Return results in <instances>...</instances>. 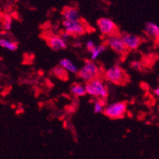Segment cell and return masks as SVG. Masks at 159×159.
Masks as SVG:
<instances>
[{
	"label": "cell",
	"mask_w": 159,
	"mask_h": 159,
	"mask_svg": "<svg viewBox=\"0 0 159 159\" xmlns=\"http://www.w3.org/2000/svg\"><path fill=\"white\" fill-rule=\"evenodd\" d=\"M64 20L70 21H76L80 20V14L75 7H66L62 12Z\"/></svg>",
	"instance_id": "10"
},
{
	"label": "cell",
	"mask_w": 159,
	"mask_h": 159,
	"mask_svg": "<svg viewBox=\"0 0 159 159\" xmlns=\"http://www.w3.org/2000/svg\"><path fill=\"white\" fill-rule=\"evenodd\" d=\"M145 33L149 37L159 42V25L154 22H147L145 25Z\"/></svg>",
	"instance_id": "11"
},
{
	"label": "cell",
	"mask_w": 159,
	"mask_h": 159,
	"mask_svg": "<svg viewBox=\"0 0 159 159\" xmlns=\"http://www.w3.org/2000/svg\"><path fill=\"white\" fill-rule=\"evenodd\" d=\"M60 65L61 66H63L65 70L70 72V73L78 74V72L79 70L78 69L77 66L74 63H72L71 60H68V59H62L60 61Z\"/></svg>",
	"instance_id": "12"
},
{
	"label": "cell",
	"mask_w": 159,
	"mask_h": 159,
	"mask_svg": "<svg viewBox=\"0 0 159 159\" xmlns=\"http://www.w3.org/2000/svg\"><path fill=\"white\" fill-rule=\"evenodd\" d=\"M47 43L48 45L54 51H61L67 47L66 40L59 35H51L47 39Z\"/></svg>",
	"instance_id": "8"
},
{
	"label": "cell",
	"mask_w": 159,
	"mask_h": 159,
	"mask_svg": "<svg viewBox=\"0 0 159 159\" xmlns=\"http://www.w3.org/2000/svg\"><path fill=\"white\" fill-rule=\"evenodd\" d=\"M131 66L133 69H135L136 70H140L143 68V65L139 61H133L131 62Z\"/></svg>",
	"instance_id": "19"
},
{
	"label": "cell",
	"mask_w": 159,
	"mask_h": 159,
	"mask_svg": "<svg viewBox=\"0 0 159 159\" xmlns=\"http://www.w3.org/2000/svg\"><path fill=\"white\" fill-rule=\"evenodd\" d=\"M74 47L76 48H82V42L81 41H79V40H76V41H75L73 44Z\"/></svg>",
	"instance_id": "22"
},
{
	"label": "cell",
	"mask_w": 159,
	"mask_h": 159,
	"mask_svg": "<svg viewBox=\"0 0 159 159\" xmlns=\"http://www.w3.org/2000/svg\"><path fill=\"white\" fill-rule=\"evenodd\" d=\"M52 74L56 77L61 79V80H66L68 78V71L65 70L60 65L55 66L52 69Z\"/></svg>",
	"instance_id": "16"
},
{
	"label": "cell",
	"mask_w": 159,
	"mask_h": 159,
	"mask_svg": "<svg viewBox=\"0 0 159 159\" xmlns=\"http://www.w3.org/2000/svg\"><path fill=\"white\" fill-rule=\"evenodd\" d=\"M98 27L100 32L104 36L110 37V36L116 34L117 26L113 21L110 18H102L98 20Z\"/></svg>",
	"instance_id": "6"
},
{
	"label": "cell",
	"mask_w": 159,
	"mask_h": 159,
	"mask_svg": "<svg viewBox=\"0 0 159 159\" xmlns=\"http://www.w3.org/2000/svg\"><path fill=\"white\" fill-rule=\"evenodd\" d=\"M86 89V93L93 98L98 99H105L108 97V89L105 83L102 79L95 78L93 80L86 82L85 85Z\"/></svg>",
	"instance_id": "1"
},
{
	"label": "cell",
	"mask_w": 159,
	"mask_h": 159,
	"mask_svg": "<svg viewBox=\"0 0 159 159\" xmlns=\"http://www.w3.org/2000/svg\"><path fill=\"white\" fill-rule=\"evenodd\" d=\"M154 94L156 95V96L159 97V86H158V87L156 88V89H154Z\"/></svg>",
	"instance_id": "23"
},
{
	"label": "cell",
	"mask_w": 159,
	"mask_h": 159,
	"mask_svg": "<svg viewBox=\"0 0 159 159\" xmlns=\"http://www.w3.org/2000/svg\"><path fill=\"white\" fill-rule=\"evenodd\" d=\"M60 36H61L62 38H63V40H66V41H67V40H69V39L72 37V35L70 33H68L67 31H65V30L61 33V35Z\"/></svg>",
	"instance_id": "21"
},
{
	"label": "cell",
	"mask_w": 159,
	"mask_h": 159,
	"mask_svg": "<svg viewBox=\"0 0 159 159\" xmlns=\"http://www.w3.org/2000/svg\"><path fill=\"white\" fill-rule=\"evenodd\" d=\"M12 27V18L8 14H6L2 17V28L5 31H9Z\"/></svg>",
	"instance_id": "17"
},
{
	"label": "cell",
	"mask_w": 159,
	"mask_h": 159,
	"mask_svg": "<svg viewBox=\"0 0 159 159\" xmlns=\"http://www.w3.org/2000/svg\"><path fill=\"white\" fill-rule=\"evenodd\" d=\"M107 46L105 44H100V45H96L94 48H93L90 52H89V54H90L91 60H98V58L101 55L103 52H105L106 51Z\"/></svg>",
	"instance_id": "15"
},
{
	"label": "cell",
	"mask_w": 159,
	"mask_h": 159,
	"mask_svg": "<svg viewBox=\"0 0 159 159\" xmlns=\"http://www.w3.org/2000/svg\"><path fill=\"white\" fill-rule=\"evenodd\" d=\"M105 103L103 102L102 99L96 101L93 104V112L94 113H102L105 111Z\"/></svg>",
	"instance_id": "18"
},
{
	"label": "cell",
	"mask_w": 159,
	"mask_h": 159,
	"mask_svg": "<svg viewBox=\"0 0 159 159\" xmlns=\"http://www.w3.org/2000/svg\"><path fill=\"white\" fill-rule=\"evenodd\" d=\"M0 46L2 48L7 49V50H9V51L11 52L16 51L18 48V43L7 38L0 39Z\"/></svg>",
	"instance_id": "14"
},
{
	"label": "cell",
	"mask_w": 159,
	"mask_h": 159,
	"mask_svg": "<svg viewBox=\"0 0 159 159\" xmlns=\"http://www.w3.org/2000/svg\"><path fill=\"white\" fill-rule=\"evenodd\" d=\"M70 92L75 97H83L86 94V86L80 83H75L70 87Z\"/></svg>",
	"instance_id": "13"
},
{
	"label": "cell",
	"mask_w": 159,
	"mask_h": 159,
	"mask_svg": "<svg viewBox=\"0 0 159 159\" xmlns=\"http://www.w3.org/2000/svg\"><path fill=\"white\" fill-rule=\"evenodd\" d=\"M99 67L93 60H87L82 68L79 70V77L86 82L98 78L99 75Z\"/></svg>",
	"instance_id": "2"
},
{
	"label": "cell",
	"mask_w": 159,
	"mask_h": 159,
	"mask_svg": "<svg viewBox=\"0 0 159 159\" xmlns=\"http://www.w3.org/2000/svg\"><path fill=\"white\" fill-rule=\"evenodd\" d=\"M126 112L127 104L124 102H116L107 105L104 113L110 119H120L124 116Z\"/></svg>",
	"instance_id": "3"
},
{
	"label": "cell",
	"mask_w": 159,
	"mask_h": 159,
	"mask_svg": "<svg viewBox=\"0 0 159 159\" xmlns=\"http://www.w3.org/2000/svg\"><path fill=\"white\" fill-rule=\"evenodd\" d=\"M95 46L96 45H95L94 42H93V40H88V41H86V50L88 51V52H90L91 50H92V49L95 47Z\"/></svg>",
	"instance_id": "20"
},
{
	"label": "cell",
	"mask_w": 159,
	"mask_h": 159,
	"mask_svg": "<svg viewBox=\"0 0 159 159\" xmlns=\"http://www.w3.org/2000/svg\"><path fill=\"white\" fill-rule=\"evenodd\" d=\"M107 44L112 50H113L115 52L118 53V54H124L128 50L122 37L117 35V34H114V35L108 37V40H107Z\"/></svg>",
	"instance_id": "7"
},
{
	"label": "cell",
	"mask_w": 159,
	"mask_h": 159,
	"mask_svg": "<svg viewBox=\"0 0 159 159\" xmlns=\"http://www.w3.org/2000/svg\"><path fill=\"white\" fill-rule=\"evenodd\" d=\"M122 38L126 45L128 50H136L141 44V39L139 37L131 33H124L123 34Z\"/></svg>",
	"instance_id": "9"
},
{
	"label": "cell",
	"mask_w": 159,
	"mask_h": 159,
	"mask_svg": "<svg viewBox=\"0 0 159 159\" xmlns=\"http://www.w3.org/2000/svg\"><path fill=\"white\" fill-rule=\"evenodd\" d=\"M63 27L65 31L70 33L72 36H80L84 34L86 32V25L84 23L79 21H70L67 20H63Z\"/></svg>",
	"instance_id": "5"
},
{
	"label": "cell",
	"mask_w": 159,
	"mask_h": 159,
	"mask_svg": "<svg viewBox=\"0 0 159 159\" xmlns=\"http://www.w3.org/2000/svg\"><path fill=\"white\" fill-rule=\"evenodd\" d=\"M105 79L114 84H122L127 79V75L124 70L118 65L112 66L107 69L105 72Z\"/></svg>",
	"instance_id": "4"
}]
</instances>
